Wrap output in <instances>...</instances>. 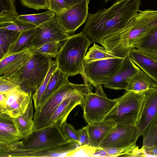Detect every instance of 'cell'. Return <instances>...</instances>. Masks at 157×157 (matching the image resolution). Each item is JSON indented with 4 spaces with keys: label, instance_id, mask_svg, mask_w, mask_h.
<instances>
[{
    "label": "cell",
    "instance_id": "46",
    "mask_svg": "<svg viewBox=\"0 0 157 157\" xmlns=\"http://www.w3.org/2000/svg\"><path fill=\"white\" fill-rule=\"evenodd\" d=\"M156 83H157V82Z\"/></svg>",
    "mask_w": 157,
    "mask_h": 157
},
{
    "label": "cell",
    "instance_id": "27",
    "mask_svg": "<svg viewBox=\"0 0 157 157\" xmlns=\"http://www.w3.org/2000/svg\"><path fill=\"white\" fill-rule=\"evenodd\" d=\"M21 32L0 28V59L6 53L14 44Z\"/></svg>",
    "mask_w": 157,
    "mask_h": 157
},
{
    "label": "cell",
    "instance_id": "42",
    "mask_svg": "<svg viewBox=\"0 0 157 157\" xmlns=\"http://www.w3.org/2000/svg\"><path fill=\"white\" fill-rule=\"evenodd\" d=\"M67 4L69 6H71L75 4L80 2L83 0H65Z\"/></svg>",
    "mask_w": 157,
    "mask_h": 157
},
{
    "label": "cell",
    "instance_id": "29",
    "mask_svg": "<svg viewBox=\"0 0 157 157\" xmlns=\"http://www.w3.org/2000/svg\"><path fill=\"white\" fill-rule=\"evenodd\" d=\"M121 58L118 57L107 50L104 47H101L94 43L86 54L85 63L108 58Z\"/></svg>",
    "mask_w": 157,
    "mask_h": 157
},
{
    "label": "cell",
    "instance_id": "8",
    "mask_svg": "<svg viewBox=\"0 0 157 157\" xmlns=\"http://www.w3.org/2000/svg\"><path fill=\"white\" fill-rule=\"evenodd\" d=\"M95 92L87 94L82 107L83 117L88 124L104 120L117 103V98H108L102 89L101 85L95 87Z\"/></svg>",
    "mask_w": 157,
    "mask_h": 157
},
{
    "label": "cell",
    "instance_id": "17",
    "mask_svg": "<svg viewBox=\"0 0 157 157\" xmlns=\"http://www.w3.org/2000/svg\"><path fill=\"white\" fill-rule=\"evenodd\" d=\"M145 93V99L136 124L141 135L157 112V88Z\"/></svg>",
    "mask_w": 157,
    "mask_h": 157
},
{
    "label": "cell",
    "instance_id": "30",
    "mask_svg": "<svg viewBox=\"0 0 157 157\" xmlns=\"http://www.w3.org/2000/svg\"><path fill=\"white\" fill-rule=\"evenodd\" d=\"M55 15L56 14L48 10L37 14L19 15L17 19L36 26H39Z\"/></svg>",
    "mask_w": 157,
    "mask_h": 157
},
{
    "label": "cell",
    "instance_id": "28",
    "mask_svg": "<svg viewBox=\"0 0 157 157\" xmlns=\"http://www.w3.org/2000/svg\"><path fill=\"white\" fill-rule=\"evenodd\" d=\"M15 0H0V23L17 19Z\"/></svg>",
    "mask_w": 157,
    "mask_h": 157
},
{
    "label": "cell",
    "instance_id": "10",
    "mask_svg": "<svg viewBox=\"0 0 157 157\" xmlns=\"http://www.w3.org/2000/svg\"><path fill=\"white\" fill-rule=\"evenodd\" d=\"M141 135V132L136 125L117 124L104 139L99 147H127L136 144Z\"/></svg>",
    "mask_w": 157,
    "mask_h": 157
},
{
    "label": "cell",
    "instance_id": "18",
    "mask_svg": "<svg viewBox=\"0 0 157 157\" xmlns=\"http://www.w3.org/2000/svg\"><path fill=\"white\" fill-rule=\"evenodd\" d=\"M116 124L110 119L88 124L85 127L90 139L89 146L99 147L102 142Z\"/></svg>",
    "mask_w": 157,
    "mask_h": 157
},
{
    "label": "cell",
    "instance_id": "11",
    "mask_svg": "<svg viewBox=\"0 0 157 157\" xmlns=\"http://www.w3.org/2000/svg\"><path fill=\"white\" fill-rule=\"evenodd\" d=\"M90 0H83L56 14L59 23L68 34H74L87 20Z\"/></svg>",
    "mask_w": 157,
    "mask_h": 157
},
{
    "label": "cell",
    "instance_id": "45",
    "mask_svg": "<svg viewBox=\"0 0 157 157\" xmlns=\"http://www.w3.org/2000/svg\"><path fill=\"white\" fill-rule=\"evenodd\" d=\"M154 59H155L156 60H157V58H154Z\"/></svg>",
    "mask_w": 157,
    "mask_h": 157
},
{
    "label": "cell",
    "instance_id": "40",
    "mask_svg": "<svg viewBox=\"0 0 157 157\" xmlns=\"http://www.w3.org/2000/svg\"><path fill=\"white\" fill-rule=\"evenodd\" d=\"M78 131L79 137V144L80 146L88 145L90 144V139L86 127H83Z\"/></svg>",
    "mask_w": 157,
    "mask_h": 157
},
{
    "label": "cell",
    "instance_id": "9",
    "mask_svg": "<svg viewBox=\"0 0 157 157\" xmlns=\"http://www.w3.org/2000/svg\"><path fill=\"white\" fill-rule=\"evenodd\" d=\"M124 58H108L85 63L84 72L86 80L95 87L103 85L117 73Z\"/></svg>",
    "mask_w": 157,
    "mask_h": 157
},
{
    "label": "cell",
    "instance_id": "5",
    "mask_svg": "<svg viewBox=\"0 0 157 157\" xmlns=\"http://www.w3.org/2000/svg\"><path fill=\"white\" fill-rule=\"evenodd\" d=\"M13 143L10 150L0 157H24L27 153L56 145L67 140L58 127H48L33 131L28 136Z\"/></svg>",
    "mask_w": 157,
    "mask_h": 157
},
{
    "label": "cell",
    "instance_id": "24",
    "mask_svg": "<svg viewBox=\"0 0 157 157\" xmlns=\"http://www.w3.org/2000/svg\"><path fill=\"white\" fill-rule=\"evenodd\" d=\"M33 99L29 103L26 112L22 115L14 118V122L23 138L30 135L34 126Z\"/></svg>",
    "mask_w": 157,
    "mask_h": 157
},
{
    "label": "cell",
    "instance_id": "3",
    "mask_svg": "<svg viewBox=\"0 0 157 157\" xmlns=\"http://www.w3.org/2000/svg\"><path fill=\"white\" fill-rule=\"evenodd\" d=\"M91 42L82 32L70 35L61 46L56 58L58 68L68 77L81 75L84 83H88L84 65L87 49Z\"/></svg>",
    "mask_w": 157,
    "mask_h": 157
},
{
    "label": "cell",
    "instance_id": "39",
    "mask_svg": "<svg viewBox=\"0 0 157 157\" xmlns=\"http://www.w3.org/2000/svg\"><path fill=\"white\" fill-rule=\"evenodd\" d=\"M18 85L0 77V92L6 94L13 90Z\"/></svg>",
    "mask_w": 157,
    "mask_h": 157
},
{
    "label": "cell",
    "instance_id": "20",
    "mask_svg": "<svg viewBox=\"0 0 157 157\" xmlns=\"http://www.w3.org/2000/svg\"><path fill=\"white\" fill-rule=\"evenodd\" d=\"M23 138L14 118L0 113V144L10 143Z\"/></svg>",
    "mask_w": 157,
    "mask_h": 157
},
{
    "label": "cell",
    "instance_id": "31",
    "mask_svg": "<svg viewBox=\"0 0 157 157\" xmlns=\"http://www.w3.org/2000/svg\"><path fill=\"white\" fill-rule=\"evenodd\" d=\"M58 68L56 62L53 61L49 71L39 88L34 91L32 94V99L33 101L35 109L37 108L40 105L42 97L44 92L51 77L54 71Z\"/></svg>",
    "mask_w": 157,
    "mask_h": 157
},
{
    "label": "cell",
    "instance_id": "13",
    "mask_svg": "<svg viewBox=\"0 0 157 157\" xmlns=\"http://www.w3.org/2000/svg\"><path fill=\"white\" fill-rule=\"evenodd\" d=\"M40 32L32 43V48L53 41H66L70 36L59 23L56 16L38 26Z\"/></svg>",
    "mask_w": 157,
    "mask_h": 157
},
{
    "label": "cell",
    "instance_id": "14",
    "mask_svg": "<svg viewBox=\"0 0 157 157\" xmlns=\"http://www.w3.org/2000/svg\"><path fill=\"white\" fill-rule=\"evenodd\" d=\"M87 94H78L65 99L52 114L46 128L55 127L61 128L73 109L78 105L82 107L84 99Z\"/></svg>",
    "mask_w": 157,
    "mask_h": 157
},
{
    "label": "cell",
    "instance_id": "43",
    "mask_svg": "<svg viewBox=\"0 0 157 157\" xmlns=\"http://www.w3.org/2000/svg\"><path fill=\"white\" fill-rule=\"evenodd\" d=\"M7 98V94L0 92V104H3L6 101Z\"/></svg>",
    "mask_w": 157,
    "mask_h": 157
},
{
    "label": "cell",
    "instance_id": "4",
    "mask_svg": "<svg viewBox=\"0 0 157 157\" xmlns=\"http://www.w3.org/2000/svg\"><path fill=\"white\" fill-rule=\"evenodd\" d=\"M50 56L34 52L22 67L3 78L20 85L26 91H35L46 77L53 61Z\"/></svg>",
    "mask_w": 157,
    "mask_h": 157
},
{
    "label": "cell",
    "instance_id": "6",
    "mask_svg": "<svg viewBox=\"0 0 157 157\" xmlns=\"http://www.w3.org/2000/svg\"><path fill=\"white\" fill-rule=\"evenodd\" d=\"M93 87L88 83L77 84L70 82L60 88L43 105L35 109L33 131L46 128L49 118L57 106L67 97L78 94H88Z\"/></svg>",
    "mask_w": 157,
    "mask_h": 157
},
{
    "label": "cell",
    "instance_id": "21",
    "mask_svg": "<svg viewBox=\"0 0 157 157\" xmlns=\"http://www.w3.org/2000/svg\"><path fill=\"white\" fill-rule=\"evenodd\" d=\"M39 32V27L37 26L21 32L17 40L1 59L32 48L33 40Z\"/></svg>",
    "mask_w": 157,
    "mask_h": 157
},
{
    "label": "cell",
    "instance_id": "12",
    "mask_svg": "<svg viewBox=\"0 0 157 157\" xmlns=\"http://www.w3.org/2000/svg\"><path fill=\"white\" fill-rule=\"evenodd\" d=\"M6 94V101L0 104V113L14 118L23 114L32 99V91H26L18 85Z\"/></svg>",
    "mask_w": 157,
    "mask_h": 157
},
{
    "label": "cell",
    "instance_id": "23",
    "mask_svg": "<svg viewBox=\"0 0 157 157\" xmlns=\"http://www.w3.org/2000/svg\"><path fill=\"white\" fill-rule=\"evenodd\" d=\"M68 77L65 73L57 68L51 77L41 98L40 106L44 104L62 86L69 82Z\"/></svg>",
    "mask_w": 157,
    "mask_h": 157
},
{
    "label": "cell",
    "instance_id": "36",
    "mask_svg": "<svg viewBox=\"0 0 157 157\" xmlns=\"http://www.w3.org/2000/svg\"><path fill=\"white\" fill-rule=\"evenodd\" d=\"M25 6L36 10L47 9L48 8L49 0H20Z\"/></svg>",
    "mask_w": 157,
    "mask_h": 157
},
{
    "label": "cell",
    "instance_id": "22",
    "mask_svg": "<svg viewBox=\"0 0 157 157\" xmlns=\"http://www.w3.org/2000/svg\"><path fill=\"white\" fill-rule=\"evenodd\" d=\"M157 88V83L140 69L130 79L125 90L146 92Z\"/></svg>",
    "mask_w": 157,
    "mask_h": 157
},
{
    "label": "cell",
    "instance_id": "16",
    "mask_svg": "<svg viewBox=\"0 0 157 157\" xmlns=\"http://www.w3.org/2000/svg\"><path fill=\"white\" fill-rule=\"evenodd\" d=\"M31 48L0 59V77L7 76L24 66L34 53Z\"/></svg>",
    "mask_w": 157,
    "mask_h": 157
},
{
    "label": "cell",
    "instance_id": "38",
    "mask_svg": "<svg viewBox=\"0 0 157 157\" xmlns=\"http://www.w3.org/2000/svg\"><path fill=\"white\" fill-rule=\"evenodd\" d=\"M69 6L65 0H49L48 10L57 14L61 13Z\"/></svg>",
    "mask_w": 157,
    "mask_h": 157
},
{
    "label": "cell",
    "instance_id": "1",
    "mask_svg": "<svg viewBox=\"0 0 157 157\" xmlns=\"http://www.w3.org/2000/svg\"><path fill=\"white\" fill-rule=\"evenodd\" d=\"M141 0H117L109 8L89 14L81 32L91 43H98L106 37L124 28L139 11Z\"/></svg>",
    "mask_w": 157,
    "mask_h": 157
},
{
    "label": "cell",
    "instance_id": "26",
    "mask_svg": "<svg viewBox=\"0 0 157 157\" xmlns=\"http://www.w3.org/2000/svg\"><path fill=\"white\" fill-rule=\"evenodd\" d=\"M142 147L145 150L157 147V112L149 122L142 135Z\"/></svg>",
    "mask_w": 157,
    "mask_h": 157
},
{
    "label": "cell",
    "instance_id": "37",
    "mask_svg": "<svg viewBox=\"0 0 157 157\" xmlns=\"http://www.w3.org/2000/svg\"><path fill=\"white\" fill-rule=\"evenodd\" d=\"M138 146L136 144L129 146L124 148H103L107 152L109 157L121 156L126 154L135 149Z\"/></svg>",
    "mask_w": 157,
    "mask_h": 157
},
{
    "label": "cell",
    "instance_id": "33",
    "mask_svg": "<svg viewBox=\"0 0 157 157\" xmlns=\"http://www.w3.org/2000/svg\"><path fill=\"white\" fill-rule=\"evenodd\" d=\"M36 27L37 26L18 19L11 21L0 23V28L21 33Z\"/></svg>",
    "mask_w": 157,
    "mask_h": 157
},
{
    "label": "cell",
    "instance_id": "7",
    "mask_svg": "<svg viewBox=\"0 0 157 157\" xmlns=\"http://www.w3.org/2000/svg\"><path fill=\"white\" fill-rule=\"evenodd\" d=\"M145 92L127 91L117 98V103L104 120L116 124L136 125L145 97Z\"/></svg>",
    "mask_w": 157,
    "mask_h": 157
},
{
    "label": "cell",
    "instance_id": "41",
    "mask_svg": "<svg viewBox=\"0 0 157 157\" xmlns=\"http://www.w3.org/2000/svg\"><path fill=\"white\" fill-rule=\"evenodd\" d=\"M145 150L147 153L153 155L156 157H157V147H153L146 149Z\"/></svg>",
    "mask_w": 157,
    "mask_h": 157
},
{
    "label": "cell",
    "instance_id": "44",
    "mask_svg": "<svg viewBox=\"0 0 157 157\" xmlns=\"http://www.w3.org/2000/svg\"><path fill=\"white\" fill-rule=\"evenodd\" d=\"M109 0H105V2H108Z\"/></svg>",
    "mask_w": 157,
    "mask_h": 157
},
{
    "label": "cell",
    "instance_id": "35",
    "mask_svg": "<svg viewBox=\"0 0 157 157\" xmlns=\"http://www.w3.org/2000/svg\"><path fill=\"white\" fill-rule=\"evenodd\" d=\"M61 130L64 136L67 140L79 141L78 131L66 121L62 125Z\"/></svg>",
    "mask_w": 157,
    "mask_h": 157
},
{
    "label": "cell",
    "instance_id": "25",
    "mask_svg": "<svg viewBox=\"0 0 157 157\" xmlns=\"http://www.w3.org/2000/svg\"><path fill=\"white\" fill-rule=\"evenodd\" d=\"M134 48L152 58H157V26L152 33L137 42Z\"/></svg>",
    "mask_w": 157,
    "mask_h": 157
},
{
    "label": "cell",
    "instance_id": "19",
    "mask_svg": "<svg viewBox=\"0 0 157 157\" xmlns=\"http://www.w3.org/2000/svg\"><path fill=\"white\" fill-rule=\"evenodd\" d=\"M129 55L138 67L156 83L157 82V60L135 48H132L130 50Z\"/></svg>",
    "mask_w": 157,
    "mask_h": 157
},
{
    "label": "cell",
    "instance_id": "34",
    "mask_svg": "<svg viewBox=\"0 0 157 157\" xmlns=\"http://www.w3.org/2000/svg\"><path fill=\"white\" fill-rule=\"evenodd\" d=\"M96 147L88 145L79 146L69 152L66 157H95Z\"/></svg>",
    "mask_w": 157,
    "mask_h": 157
},
{
    "label": "cell",
    "instance_id": "2",
    "mask_svg": "<svg viewBox=\"0 0 157 157\" xmlns=\"http://www.w3.org/2000/svg\"><path fill=\"white\" fill-rule=\"evenodd\" d=\"M157 26V10L140 11L124 28L104 38L99 44L115 56L124 58L137 42Z\"/></svg>",
    "mask_w": 157,
    "mask_h": 157
},
{
    "label": "cell",
    "instance_id": "32",
    "mask_svg": "<svg viewBox=\"0 0 157 157\" xmlns=\"http://www.w3.org/2000/svg\"><path fill=\"white\" fill-rule=\"evenodd\" d=\"M61 45L59 41H56L44 44L36 48H32L34 52H39L48 55L56 58Z\"/></svg>",
    "mask_w": 157,
    "mask_h": 157
},
{
    "label": "cell",
    "instance_id": "15",
    "mask_svg": "<svg viewBox=\"0 0 157 157\" xmlns=\"http://www.w3.org/2000/svg\"><path fill=\"white\" fill-rule=\"evenodd\" d=\"M140 69L132 60L128 54L114 76L103 85L106 88L115 90H125L130 79Z\"/></svg>",
    "mask_w": 157,
    "mask_h": 157
}]
</instances>
